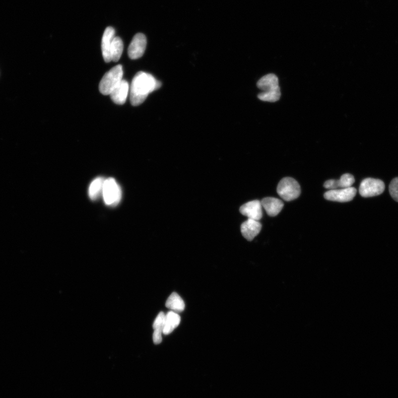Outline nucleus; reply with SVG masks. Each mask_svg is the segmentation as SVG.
<instances>
[{"instance_id":"obj_10","label":"nucleus","mask_w":398,"mask_h":398,"mask_svg":"<svg viewBox=\"0 0 398 398\" xmlns=\"http://www.w3.org/2000/svg\"><path fill=\"white\" fill-rule=\"evenodd\" d=\"M261 224L259 221L248 219L241 225L242 236L248 241H251L260 232Z\"/></svg>"},{"instance_id":"obj_4","label":"nucleus","mask_w":398,"mask_h":398,"mask_svg":"<svg viewBox=\"0 0 398 398\" xmlns=\"http://www.w3.org/2000/svg\"><path fill=\"white\" fill-rule=\"evenodd\" d=\"M277 192L283 200L291 202L300 195L301 189L297 180L290 177L282 179L277 186Z\"/></svg>"},{"instance_id":"obj_16","label":"nucleus","mask_w":398,"mask_h":398,"mask_svg":"<svg viewBox=\"0 0 398 398\" xmlns=\"http://www.w3.org/2000/svg\"><path fill=\"white\" fill-rule=\"evenodd\" d=\"M165 316H166V314L163 312H159L153 324V328L154 329V333L153 334V343L156 345L160 344L162 341Z\"/></svg>"},{"instance_id":"obj_3","label":"nucleus","mask_w":398,"mask_h":398,"mask_svg":"<svg viewBox=\"0 0 398 398\" xmlns=\"http://www.w3.org/2000/svg\"><path fill=\"white\" fill-rule=\"evenodd\" d=\"M123 71L121 65H117L107 72L99 84L100 92L104 95L111 92L123 80Z\"/></svg>"},{"instance_id":"obj_11","label":"nucleus","mask_w":398,"mask_h":398,"mask_svg":"<svg viewBox=\"0 0 398 398\" xmlns=\"http://www.w3.org/2000/svg\"><path fill=\"white\" fill-rule=\"evenodd\" d=\"M115 37V31L112 27H108L104 31L102 38L101 48L104 60L109 62L112 61L111 47L113 38Z\"/></svg>"},{"instance_id":"obj_1","label":"nucleus","mask_w":398,"mask_h":398,"mask_svg":"<svg viewBox=\"0 0 398 398\" xmlns=\"http://www.w3.org/2000/svg\"><path fill=\"white\" fill-rule=\"evenodd\" d=\"M162 83L149 73L140 72L134 77L130 87V101L137 106L146 100L149 95L161 88Z\"/></svg>"},{"instance_id":"obj_2","label":"nucleus","mask_w":398,"mask_h":398,"mask_svg":"<svg viewBox=\"0 0 398 398\" xmlns=\"http://www.w3.org/2000/svg\"><path fill=\"white\" fill-rule=\"evenodd\" d=\"M257 87L262 91L258 95L261 101L267 102H276L280 99L281 92L279 86L278 77L273 74H269L259 80Z\"/></svg>"},{"instance_id":"obj_14","label":"nucleus","mask_w":398,"mask_h":398,"mask_svg":"<svg viewBox=\"0 0 398 398\" xmlns=\"http://www.w3.org/2000/svg\"><path fill=\"white\" fill-rule=\"evenodd\" d=\"M260 202L267 214L272 217H275L280 214L284 207L283 202L275 197H266Z\"/></svg>"},{"instance_id":"obj_15","label":"nucleus","mask_w":398,"mask_h":398,"mask_svg":"<svg viewBox=\"0 0 398 398\" xmlns=\"http://www.w3.org/2000/svg\"><path fill=\"white\" fill-rule=\"evenodd\" d=\"M181 321V317L177 312L170 311L165 316L163 334L168 335L171 334L177 328Z\"/></svg>"},{"instance_id":"obj_5","label":"nucleus","mask_w":398,"mask_h":398,"mask_svg":"<svg viewBox=\"0 0 398 398\" xmlns=\"http://www.w3.org/2000/svg\"><path fill=\"white\" fill-rule=\"evenodd\" d=\"M102 197L108 206L115 207L120 202L122 191L120 186L115 179L109 178L105 179L104 184Z\"/></svg>"},{"instance_id":"obj_17","label":"nucleus","mask_w":398,"mask_h":398,"mask_svg":"<svg viewBox=\"0 0 398 398\" xmlns=\"http://www.w3.org/2000/svg\"><path fill=\"white\" fill-rule=\"evenodd\" d=\"M105 179L102 177L96 178L91 183L89 188V196L91 200L93 201L102 195L104 184Z\"/></svg>"},{"instance_id":"obj_19","label":"nucleus","mask_w":398,"mask_h":398,"mask_svg":"<svg viewBox=\"0 0 398 398\" xmlns=\"http://www.w3.org/2000/svg\"><path fill=\"white\" fill-rule=\"evenodd\" d=\"M123 43L121 38L115 37L111 47V57L113 61L117 62L121 58L123 53Z\"/></svg>"},{"instance_id":"obj_6","label":"nucleus","mask_w":398,"mask_h":398,"mask_svg":"<svg viewBox=\"0 0 398 398\" xmlns=\"http://www.w3.org/2000/svg\"><path fill=\"white\" fill-rule=\"evenodd\" d=\"M385 189L383 181L371 178L364 179L361 183L359 192L364 197H369L382 194Z\"/></svg>"},{"instance_id":"obj_20","label":"nucleus","mask_w":398,"mask_h":398,"mask_svg":"<svg viewBox=\"0 0 398 398\" xmlns=\"http://www.w3.org/2000/svg\"><path fill=\"white\" fill-rule=\"evenodd\" d=\"M389 188L391 197L395 201L398 202V177L392 180Z\"/></svg>"},{"instance_id":"obj_8","label":"nucleus","mask_w":398,"mask_h":398,"mask_svg":"<svg viewBox=\"0 0 398 398\" xmlns=\"http://www.w3.org/2000/svg\"><path fill=\"white\" fill-rule=\"evenodd\" d=\"M147 39L143 33H138L133 38L128 49V55L131 59H138L145 53Z\"/></svg>"},{"instance_id":"obj_18","label":"nucleus","mask_w":398,"mask_h":398,"mask_svg":"<svg viewBox=\"0 0 398 398\" xmlns=\"http://www.w3.org/2000/svg\"><path fill=\"white\" fill-rule=\"evenodd\" d=\"M166 306L175 312L184 311L185 305L184 301L177 293H173L166 301Z\"/></svg>"},{"instance_id":"obj_9","label":"nucleus","mask_w":398,"mask_h":398,"mask_svg":"<svg viewBox=\"0 0 398 398\" xmlns=\"http://www.w3.org/2000/svg\"><path fill=\"white\" fill-rule=\"evenodd\" d=\"M262 208L260 201H253L243 205L240 212L248 219L259 221L263 217Z\"/></svg>"},{"instance_id":"obj_7","label":"nucleus","mask_w":398,"mask_h":398,"mask_svg":"<svg viewBox=\"0 0 398 398\" xmlns=\"http://www.w3.org/2000/svg\"><path fill=\"white\" fill-rule=\"evenodd\" d=\"M356 193V189L350 187L348 188L329 190L324 194V197L329 201L346 203L353 200Z\"/></svg>"},{"instance_id":"obj_13","label":"nucleus","mask_w":398,"mask_h":398,"mask_svg":"<svg viewBox=\"0 0 398 398\" xmlns=\"http://www.w3.org/2000/svg\"><path fill=\"white\" fill-rule=\"evenodd\" d=\"M355 180L353 175L345 174L339 180H329L324 183V187L329 190L348 188L352 187Z\"/></svg>"},{"instance_id":"obj_12","label":"nucleus","mask_w":398,"mask_h":398,"mask_svg":"<svg viewBox=\"0 0 398 398\" xmlns=\"http://www.w3.org/2000/svg\"><path fill=\"white\" fill-rule=\"evenodd\" d=\"M128 83L123 79L110 94L111 99L117 105H123L126 102L129 92Z\"/></svg>"}]
</instances>
